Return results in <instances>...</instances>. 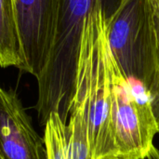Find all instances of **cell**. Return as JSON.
<instances>
[{"instance_id": "1", "label": "cell", "mask_w": 159, "mask_h": 159, "mask_svg": "<svg viewBox=\"0 0 159 159\" xmlns=\"http://www.w3.org/2000/svg\"><path fill=\"white\" fill-rule=\"evenodd\" d=\"M98 0H61L57 30L48 61L36 78L38 97L35 109L41 125L52 113L67 123L75 93L81 36L88 16ZM110 20L126 0H101Z\"/></svg>"}, {"instance_id": "2", "label": "cell", "mask_w": 159, "mask_h": 159, "mask_svg": "<svg viewBox=\"0 0 159 159\" xmlns=\"http://www.w3.org/2000/svg\"><path fill=\"white\" fill-rule=\"evenodd\" d=\"M102 6V2L98 0L86 20L76 75V84L85 89L87 95L88 132L92 159H102L117 154L106 65L109 19Z\"/></svg>"}, {"instance_id": "3", "label": "cell", "mask_w": 159, "mask_h": 159, "mask_svg": "<svg viewBox=\"0 0 159 159\" xmlns=\"http://www.w3.org/2000/svg\"><path fill=\"white\" fill-rule=\"evenodd\" d=\"M106 65L117 154L132 159L148 158L155 153L154 139L158 133L148 90L141 82L125 75L110 46Z\"/></svg>"}, {"instance_id": "4", "label": "cell", "mask_w": 159, "mask_h": 159, "mask_svg": "<svg viewBox=\"0 0 159 159\" xmlns=\"http://www.w3.org/2000/svg\"><path fill=\"white\" fill-rule=\"evenodd\" d=\"M112 54L128 78L147 89L159 71L157 38L149 0H126L108 21Z\"/></svg>"}, {"instance_id": "5", "label": "cell", "mask_w": 159, "mask_h": 159, "mask_svg": "<svg viewBox=\"0 0 159 159\" xmlns=\"http://www.w3.org/2000/svg\"><path fill=\"white\" fill-rule=\"evenodd\" d=\"M21 54V71L37 78L53 48L61 0H12Z\"/></svg>"}, {"instance_id": "6", "label": "cell", "mask_w": 159, "mask_h": 159, "mask_svg": "<svg viewBox=\"0 0 159 159\" xmlns=\"http://www.w3.org/2000/svg\"><path fill=\"white\" fill-rule=\"evenodd\" d=\"M0 154L4 159H48L44 138L34 130L17 94L0 88Z\"/></svg>"}, {"instance_id": "7", "label": "cell", "mask_w": 159, "mask_h": 159, "mask_svg": "<svg viewBox=\"0 0 159 159\" xmlns=\"http://www.w3.org/2000/svg\"><path fill=\"white\" fill-rule=\"evenodd\" d=\"M87 95L83 89L75 90L67 123V159H92L88 132Z\"/></svg>"}, {"instance_id": "8", "label": "cell", "mask_w": 159, "mask_h": 159, "mask_svg": "<svg viewBox=\"0 0 159 159\" xmlns=\"http://www.w3.org/2000/svg\"><path fill=\"white\" fill-rule=\"evenodd\" d=\"M22 64L20 40L12 0H0V66L16 67Z\"/></svg>"}, {"instance_id": "9", "label": "cell", "mask_w": 159, "mask_h": 159, "mask_svg": "<svg viewBox=\"0 0 159 159\" xmlns=\"http://www.w3.org/2000/svg\"><path fill=\"white\" fill-rule=\"evenodd\" d=\"M44 140L48 159H67V123L52 113L45 124Z\"/></svg>"}, {"instance_id": "10", "label": "cell", "mask_w": 159, "mask_h": 159, "mask_svg": "<svg viewBox=\"0 0 159 159\" xmlns=\"http://www.w3.org/2000/svg\"><path fill=\"white\" fill-rule=\"evenodd\" d=\"M147 90H148L149 97H150L153 116H154L159 133V71L157 73L154 80L152 81Z\"/></svg>"}, {"instance_id": "11", "label": "cell", "mask_w": 159, "mask_h": 159, "mask_svg": "<svg viewBox=\"0 0 159 159\" xmlns=\"http://www.w3.org/2000/svg\"><path fill=\"white\" fill-rule=\"evenodd\" d=\"M153 11L154 20H155V27L157 38V49H158V61H159V0H149Z\"/></svg>"}, {"instance_id": "12", "label": "cell", "mask_w": 159, "mask_h": 159, "mask_svg": "<svg viewBox=\"0 0 159 159\" xmlns=\"http://www.w3.org/2000/svg\"><path fill=\"white\" fill-rule=\"evenodd\" d=\"M102 159H132L130 158L129 157H127V156H124V155H121V154H116V155H112V156H108V157H105Z\"/></svg>"}, {"instance_id": "13", "label": "cell", "mask_w": 159, "mask_h": 159, "mask_svg": "<svg viewBox=\"0 0 159 159\" xmlns=\"http://www.w3.org/2000/svg\"><path fill=\"white\" fill-rule=\"evenodd\" d=\"M0 159H4V157H2V155H1V154H0Z\"/></svg>"}, {"instance_id": "14", "label": "cell", "mask_w": 159, "mask_h": 159, "mask_svg": "<svg viewBox=\"0 0 159 159\" xmlns=\"http://www.w3.org/2000/svg\"><path fill=\"white\" fill-rule=\"evenodd\" d=\"M0 88H1V87H0Z\"/></svg>"}]
</instances>
